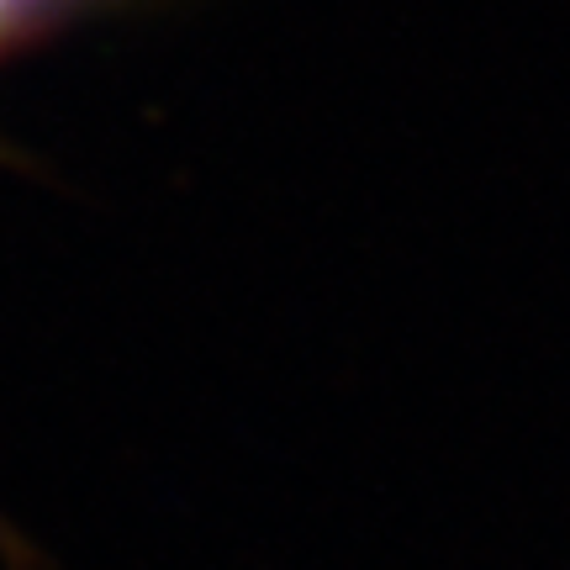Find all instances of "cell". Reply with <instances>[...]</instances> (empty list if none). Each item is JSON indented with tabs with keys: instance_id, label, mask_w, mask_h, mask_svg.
I'll list each match as a JSON object with an SVG mask.
<instances>
[{
	"instance_id": "cell-1",
	"label": "cell",
	"mask_w": 570,
	"mask_h": 570,
	"mask_svg": "<svg viewBox=\"0 0 570 570\" xmlns=\"http://www.w3.org/2000/svg\"><path fill=\"white\" fill-rule=\"evenodd\" d=\"M80 0H0V48H11L21 38H38L48 21L69 17Z\"/></svg>"
}]
</instances>
